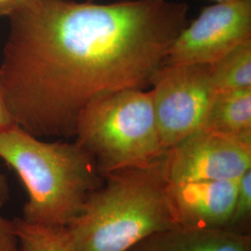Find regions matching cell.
I'll return each mask as SVG.
<instances>
[{"instance_id": "obj_14", "label": "cell", "mask_w": 251, "mask_h": 251, "mask_svg": "<svg viewBox=\"0 0 251 251\" xmlns=\"http://www.w3.org/2000/svg\"><path fill=\"white\" fill-rule=\"evenodd\" d=\"M0 251H22L14 221L0 214Z\"/></svg>"}, {"instance_id": "obj_12", "label": "cell", "mask_w": 251, "mask_h": 251, "mask_svg": "<svg viewBox=\"0 0 251 251\" xmlns=\"http://www.w3.org/2000/svg\"><path fill=\"white\" fill-rule=\"evenodd\" d=\"M22 251H73L66 227L30 224L13 220Z\"/></svg>"}, {"instance_id": "obj_8", "label": "cell", "mask_w": 251, "mask_h": 251, "mask_svg": "<svg viewBox=\"0 0 251 251\" xmlns=\"http://www.w3.org/2000/svg\"><path fill=\"white\" fill-rule=\"evenodd\" d=\"M239 179L170 183V201L177 225L205 229L227 228Z\"/></svg>"}, {"instance_id": "obj_17", "label": "cell", "mask_w": 251, "mask_h": 251, "mask_svg": "<svg viewBox=\"0 0 251 251\" xmlns=\"http://www.w3.org/2000/svg\"><path fill=\"white\" fill-rule=\"evenodd\" d=\"M9 199V182L6 177L0 173V207L4 206Z\"/></svg>"}, {"instance_id": "obj_7", "label": "cell", "mask_w": 251, "mask_h": 251, "mask_svg": "<svg viewBox=\"0 0 251 251\" xmlns=\"http://www.w3.org/2000/svg\"><path fill=\"white\" fill-rule=\"evenodd\" d=\"M249 39L251 0L215 3L184 27L164 64H210Z\"/></svg>"}, {"instance_id": "obj_16", "label": "cell", "mask_w": 251, "mask_h": 251, "mask_svg": "<svg viewBox=\"0 0 251 251\" xmlns=\"http://www.w3.org/2000/svg\"><path fill=\"white\" fill-rule=\"evenodd\" d=\"M26 2L27 0H0V16L10 17Z\"/></svg>"}, {"instance_id": "obj_13", "label": "cell", "mask_w": 251, "mask_h": 251, "mask_svg": "<svg viewBox=\"0 0 251 251\" xmlns=\"http://www.w3.org/2000/svg\"><path fill=\"white\" fill-rule=\"evenodd\" d=\"M251 220V170L246 171L238 181L237 196L233 214L227 229L248 233Z\"/></svg>"}, {"instance_id": "obj_19", "label": "cell", "mask_w": 251, "mask_h": 251, "mask_svg": "<svg viewBox=\"0 0 251 251\" xmlns=\"http://www.w3.org/2000/svg\"><path fill=\"white\" fill-rule=\"evenodd\" d=\"M90 1H91V0H90Z\"/></svg>"}, {"instance_id": "obj_9", "label": "cell", "mask_w": 251, "mask_h": 251, "mask_svg": "<svg viewBox=\"0 0 251 251\" xmlns=\"http://www.w3.org/2000/svg\"><path fill=\"white\" fill-rule=\"evenodd\" d=\"M129 251H251V235L227 228L177 225L146 237Z\"/></svg>"}, {"instance_id": "obj_5", "label": "cell", "mask_w": 251, "mask_h": 251, "mask_svg": "<svg viewBox=\"0 0 251 251\" xmlns=\"http://www.w3.org/2000/svg\"><path fill=\"white\" fill-rule=\"evenodd\" d=\"M150 90L166 150L200 129L216 94L208 64H164Z\"/></svg>"}, {"instance_id": "obj_4", "label": "cell", "mask_w": 251, "mask_h": 251, "mask_svg": "<svg viewBox=\"0 0 251 251\" xmlns=\"http://www.w3.org/2000/svg\"><path fill=\"white\" fill-rule=\"evenodd\" d=\"M75 142L94 157L104 177L144 166L166 152L150 91L119 90L93 100L78 118Z\"/></svg>"}, {"instance_id": "obj_11", "label": "cell", "mask_w": 251, "mask_h": 251, "mask_svg": "<svg viewBox=\"0 0 251 251\" xmlns=\"http://www.w3.org/2000/svg\"><path fill=\"white\" fill-rule=\"evenodd\" d=\"M216 92L251 88V39L208 64Z\"/></svg>"}, {"instance_id": "obj_6", "label": "cell", "mask_w": 251, "mask_h": 251, "mask_svg": "<svg viewBox=\"0 0 251 251\" xmlns=\"http://www.w3.org/2000/svg\"><path fill=\"white\" fill-rule=\"evenodd\" d=\"M171 184L206 179H237L251 170V141L200 128L164 155Z\"/></svg>"}, {"instance_id": "obj_18", "label": "cell", "mask_w": 251, "mask_h": 251, "mask_svg": "<svg viewBox=\"0 0 251 251\" xmlns=\"http://www.w3.org/2000/svg\"><path fill=\"white\" fill-rule=\"evenodd\" d=\"M209 1H213L215 3H220V2H227V1H233V0H209Z\"/></svg>"}, {"instance_id": "obj_3", "label": "cell", "mask_w": 251, "mask_h": 251, "mask_svg": "<svg viewBox=\"0 0 251 251\" xmlns=\"http://www.w3.org/2000/svg\"><path fill=\"white\" fill-rule=\"evenodd\" d=\"M0 157L26 189L22 219L66 227L103 182L94 157L75 141L45 142L15 126L0 133Z\"/></svg>"}, {"instance_id": "obj_2", "label": "cell", "mask_w": 251, "mask_h": 251, "mask_svg": "<svg viewBox=\"0 0 251 251\" xmlns=\"http://www.w3.org/2000/svg\"><path fill=\"white\" fill-rule=\"evenodd\" d=\"M164 155L113 171L66 226L73 251H129L153 233L177 226Z\"/></svg>"}, {"instance_id": "obj_15", "label": "cell", "mask_w": 251, "mask_h": 251, "mask_svg": "<svg viewBox=\"0 0 251 251\" xmlns=\"http://www.w3.org/2000/svg\"><path fill=\"white\" fill-rule=\"evenodd\" d=\"M17 126L9 108L4 83L0 75V133Z\"/></svg>"}, {"instance_id": "obj_1", "label": "cell", "mask_w": 251, "mask_h": 251, "mask_svg": "<svg viewBox=\"0 0 251 251\" xmlns=\"http://www.w3.org/2000/svg\"><path fill=\"white\" fill-rule=\"evenodd\" d=\"M189 9L173 0H27L9 17L0 66L17 126L37 138H75L90 101L151 87Z\"/></svg>"}, {"instance_id": "obj_10", "label": "cell", "mask_w": 251, "mask_h": 251, "mask_svg": "<svg viewBox=\"0 0 251 251\" xmlns=\"http://www.w3.org/2000/svg\"><path fill=\"white\" fill-rule=\"evenodd\" d=\"M201 128L251 141V88L216 92Z\"/></svg>"}]
</instances>
